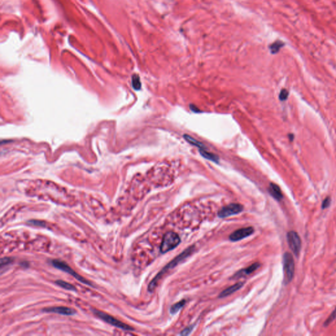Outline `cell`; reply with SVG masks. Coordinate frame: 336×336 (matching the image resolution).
Instances as JSON below:
<instances>
[{
	"instance_id": "18",
	"label": "cell",
	"mask_w": 336,
	"mask_h": 336,
	"mask_svg": "<svg viewBox=\"0 0 336 336\" xmlns=\"http://www.w3.org/2000/svg\"><path fill=\"white\" fill-rule=\"evenodd\" d=\"M132 85L133 88L135 90H139L141 87V83L140 81V78L138 75H133L132 78Z\"/></svg>"
},
{
	"instance_id": "16",
	"label": "cell",
	"mask_w": 336,
	"mask_h": 336,
	"mask_svg": "<svg viewBox=\"0 0 336 336\" xmlns=\"http://www.w3.org/2000/svg\"><path fill=\"white\" fill-rule=\"evenodd\" d=\"M284 43H282V42H280V41H277V42L273 43V44H271L270 46V50L271 53L272 54L277 53L280 51V49L284 46Z\"/></svg>"
},
{
	"instance_id": "6",
	"label": "cell",
	"mask_w": 336,
	"mask_h": 336,
	"mask_svg": "<svg viewBox=\"0 0 336 336\" xmlns=\"http://www.w3.org/2000/svg\"><path fill=\"white\" fill-rule=\"evenodd\" d=\"M287 240L291 250L296 256H298L301 248V240L296 232L290 231L287 234Z\"/></svg>"
},
{
	"instance_id": "4",
	"label": "cell",
	"mask_w": 336,
	"mask_h": 336,
	"mask_svg": "<svg viewBox=\"0 0 336 336\" xmlns=\"http://www.w3.org/2000/svg\"><path fill=\"white\" fill-rule=\"evenodd\" d=\"M51 264L54 266L55 267L58 268V269H60L62 271H64V272L68 273V274L72 276V277L75 278L76 279L79 280V281L81 282V283H83V284L91 285V286H93V285L92 284V283H91L89 281H88V280H86L85 278H83V277H81V276H80V275H78V273L75 272V271H74L72 268L70 267L68 264H66L65 262H64V261L57 260H54L51 261Z\"/></svg>"
},
{
	"instance_id": "11",
	"label": "cell",
	"mask_w": 336,
	"mask_h": 336,
	"mask_svg": "<svg viewBox=\"0 0 336 336\" xmlns=\"http://www.w3.org/2000/svg\"><path fill=\"white\" fill-rule=\"evenodd\" d=\"M243 285L244 284L242 282H239L237 283V284H235L234 285H231V286L229 287L228 288L223 290V291L219 294V297L222 298V297H225L228 296H230V295H231L232 294H233V293L236 292L238 290L240 289L243 286Z\"/></svg>"
},
{
	"instance_id": "22",
	"label": "cell",
	"mask_w": 336,
	"mask_h": 336,
	"mask_svg": "<svg viewBox=\"0 0 336 336\" xmlns=\"http://www.w3.org/2000/svg\"><path fill=\"white\" fill-rule=\"evenodd\" d=\"M12 261H13V260L9 257L2 258L1 260V268H2L3 267V266H5L7 265H8V264H10L12 262Z\"/></svg>"
},
{
	"instance_id": "13",
	"label": "cell",
	"mask_w": 336,
	"mask_h": 336,
	"mask_svg": "<svg viewBox=\"0 0 336 336\" xmlns=\"http://www.w3.org/2000/svg\"><path fill=\"white\" fill-rule=\"evenodd\" d=\"M199 152H200L201 156L206 158V159L212 161V162L215 163L219 162V157L214 154L209 152L208 151H206L205 149H200L199 150Z\"/></svg>"
},
{
	"instance_id": "15",
	"label": "cell",
	"mask_w": 336,
	"mask_h": 336,
	"mask_svg": "<svg viewBox=\"0 0 336 336\" xmlns=\"http://www.w3.org/2000/svg\"><path fill=\"white\" fill-rule=\"evenodd\" d=\"M56 284L59 285L60 287L62 288L67 290H70V291H76V288L75 286H74L72 284H70V283L66 282L65 281H63V280H57L56 282H55Z\"/></svg>"
},
{
	"instance_id": "2",
	"label": "cell",
	"mask_w": 336,
	"mask_h": 336,
	"mask_svg": "<svg viewBox=\"0 0 336 336\" xmlns=\"http://www.w3.org/2000/svg\"><path fill=\"white\" fill-rule=\"evenodd\" d=\"M181 242L179 235L176 232H168L163 237L160 246V251L162 253H165L172 250L178 246Z\"/></svg>"
},
{
	"instance_id": "19",
	"label": "cell",
	"mask_w": 336,
	"mask_h": 336,
	"mask_svg": "<svg viewBox=\"0 0 336 336\" xmlns=\"http://www.w3.org/2000/svg\"><path fill=\"white\" fill-rule=\"evenodd\" d=\"M28 225H33V226L36 227H45L46 226V223L43 221L40 220H30L27 222Z\"/></svg>"
},
{
	"instance_id": "14",
	"label": "cell",
	"mask_w": 336,
	"mask_h": 336,
	"mask_svg": "<svg viewBox=\"0 0 336 336\" xmlns=\"http://www.w3.org/2000/svg\"><path fill=\"white\" fill-rule=\"evenodd\" d=\"M184 138L185 140L188 142V143L191 144L192 145H194L195 146H197V147L199 148V149H205L206 148V146L204 145V144H202L201 143H200V141H196L195 139H194L193 137H192L191 136L188 135H184Z\"/></svg>"
},
{
	"instance_id": "10",
	"label": "cell",
	"mask_w": 336,
	"mask_h": 336,
	"mask_svg": "<svg viewBox=\"0 0 336 336\" xmlns=\"http://www.w3.org/2000/svg\"><path fill=\"white\" fill-rule=\"evenodd\" d=\"M260 267V264L258 263H255L253 264H252L251 266H249L248 268H244V269H242L240 270H239L238 272H237L236 273V275H235L233 278H240L242 277H245V276L246 275H248L249 274H251L254 271H255L257 268Z\"/></svg>"
},
{
	"instance_id": "8",
	"label": "cell",
	"mask_w": 336,
	"mask_h": 336,
	"mask_svg": "<svg viewBox=\"0 0 336 336\" xmlns=\"http://www.w3.org/2000/svg\"><path fill=\"white\" fill-rule=\"evenodd\" d=\"M254 232L253 227L242 228L238 229L230 235L229 238L232 242H236L250 236Z\"/></svg>"
},
{
	"instance_id": "12",
	"label": "cell",
	"mask_w": 336,
	"mask_h": 336,
	"mask_svg": "<svg viewBox=\"0 0 336 336\" xmlns=\"http://www.w3.org/2000/svg\"><path fill=\"white\" fill-rule=\"evenodd\" d=\"M268 192H269L270 195L277 200H282L283 198L282 191L280 190V187L278 186L277 184H276L275 183L270 184L269 188H268Z\"/></svg>"
},
{
	"instance_id": "7",
	"label": "cell",
	"mask_w": 336,
	"mask_h": 336,
	"mask_svg": "<svg viewBox=\"0 0 336 336\" xmlns=\"http://www.w3.org/2000/svg\"><path fill=\"white\" fill-rule=\"evenodd\" d=\"M244 207L239 204H230L222 208L218 212V216L220 218H225L230 216L238 214L243 211Z\"/></svg>"
},
{
	"instance_id": "24",
	"label": "cell",
	"mask_w": 336,
	"mask_h": 336,
	"mask_svg": "<svg viewBox=\"0 0 336 336\" xmlns=\"http://www.w3.org/2000/svg\"><path fill=\"white\" fill-rule=\"evenodd\" d=\"M330 202H331V200H330V198H329V197L326 198L325 199V200L323 201V202H322V208H323V209H324V208H328V206H330Z\"/></svg>"
},
{
	"instance_id": "9",
	"label": "cell",
	"mask_w": 336,
	"mask_h": 336,
	"mask_svg": "<svg viewBox=\"0 0 336 336\" xmlns=\"http://www.w3.org/2000/svg\"><path fill=\"white\" fill-rule=\"evenodd\" d=\"M43 311L45 312V313H53L66 316L74 315V314L76 313V311L74 310V309L69 308V307H67L62 306L47 307V308H45L44 309H43Z\"/></svg>"
},
{
	"instance_id": "3",
	"label": "cell",
	"mask_w": 336,
	"mask_h": 336,
	"mask_svg": "<svg viewBox=\"0 0 336 336\" xmlns=\"http://www.w3.org/2000/svg\"><path fill=\"white\" fill-rule=\"evenodd\" d=\"M93 312H94L96 316H98V317L100 318V319H102L103 321L106 322L107 323L109 324H111L113 326H115V327L122 329V330H123L126 331L133 330V328L131 327V326H129V325L126 324L124 323L123 322L120 321L116 318H114V316L109 315V314H108L106 313H104V312L99 311L97 310H94Z\"/></svg>"
},
{
	"instance_id": "25",
	"label": "cell",
	"mask_w": 336,
	"mask_h": 336,
	"mask_svg": "<svg viewBox=\"0 0 336 336\" xmlns=\"http://www.w3.org/2000/svg\"><path fill=\"white\" fill-rule=\"evenodd\" d=\"M289 138H290V141H293V139H294V135H292V134H290V135H289Z\"/></svg>"
},
{
	"instance_id": "21",
	"label": "cell",
	"mask_w": 336,
	"mask_h": 336,
	"mask_svg": "<svg viewBox=\"0 0 336 336\" xmlns=\"http://www.w3.org/2000/svg\"><path fill=\"white\" fill-rule=\"evenodd\" d=\"M336 318V308L335 309V310L333 311V313L330 314V316H329L327 320H326L325 323H324V326H328V324H330L331 322H332L335 320Z\"/></svg>"
},
{
	"instance_id": "5",
	"label": "cell",
	"mask_w": 336,
	"mask_h": 336,
	"mask_svg": "<svg viewBox=\"0 0 336 336\" xmlns=\"http://www.w3.org/2000/svg\"><path fill=\"white\" fill-rule=\"evenodd\" d=\"M284 269L285 279L288 282H290L294 275L295 264L293 255L288 252L284 255Z\"/></svg>"
},
{
	"instance_id": "17",
	"label": "cell",
	"mask_w": 336,
	"mask_h": 336,
	"mask_svg": "<svg viewBox=\"0 0 336 336\" xmlns=\"http://www.w3.org/2000/svg\"><path fill=\"white\" fill-rule=\"evenodd\" d=\"M185 303H186L185 300H182V301L178 302V303L173 305L171 309H170V313L172 314L177 313L180 309L183 308L184 305H185Z\"/></svg>"
},
{
	"instance_id": "1",
	"label": "cell",
	"mask_w": 336,
	"mask_h": 336,
	"mask_svg": "<svg viewBox=\"0 0 336 336\" xmlns=\"http://www.w3.org/2000/svg\"><path fill=\"white\" fill-rule=\"evenodd\" d=\"M193 249L194 246L189 247L188 248H187L185 250L182 252V253L179 254L178 256H177L176 258L173 259L171 262H169V263H168L167 265L165 266V267L163 268V269L161 270L154 278V279L152 281L150 282L149 285H148V290H149L150 292H152L153 290H154L156 286L158 280L160 279V278L162 277V275H164L168 270L171 269V268H173L174 267H176L179 263L181 262V261L184 260V259H186L187 257L190 255L192 253V252H193Z\"/></svg>"
},
{
	"instance_id": "23",
	"label": "cell",
	"mask_w": 336,
	"mask_h": 336,
	"mask_svg": "<svg viewBox=\"0 0 336 336\" xmlns=\"http://www.w3.org/2000/svg\"><path fill=\"white\" fill-rule=\"evenodd\" d=\"M193 328H194V326H188V327L186 328L184 330H183V332L181 333V335H188L189 333L191 332V331L193 330Z\"/></svg>"
},
{
	"instance_id": "20",
	"label": "cell",
	"mask_w": 336,
	"mask_h": 336,
	"mask_svg": "<svg viewBox=\"0 0 336 336\" xmlns=\"http://www.w3.org/2000/svg\"><path fill=\"white\" fill-rule=\"evenodd\" d=\"M288 95H289L288 91L285 89H283L281 90V92H280L279 94V99L280 100H282L283 101V100H285L288 99Z\"/></svg>"
}]
</instances>
